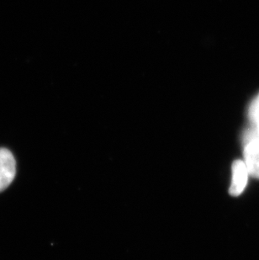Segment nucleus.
Returning <instances> with one entry per match:
<instances>
[{"label": "nucleus", "mask_w": 259, "mask_h": 260, "mask_svg": "<svg viewBox=\"0 0 259 260\" xmlns=\"http://www.w3.org/2000/svg\"><path fill=\"white\" fill-rule=\"evenodd\" d=\"M16 164L10 151L0 148V192L4 191L15 179Z\"/></svg>", "instance_id": "nucleus-1"}, {"label": "nucleus", "mask_w": 259, "mask_h": 260, "mask_svg": "<svg viewBox=\"0 0 259 260\" xmlns=\"http://www.w3.org/2000/svg\"><path fill=\"white\" fill-rule=\"evenodd\" d=\"M244 162L249 175L259 179V138L244 139Z\"/></svg>", "instance_id": "nucleus-2"}, {"label": "nucleus", "mask_w": 259, "mask_h": 260, "mask_svg": "<svg viewBox=\"0 0 259 260\" xmlns=\"http://www.w3.org/2000/svg\"><path fill=\"white\" fill-rule=\"evenodd\" d=\"M249 173L245 162L241 160H236L233 165V182L230 187V194L237 197L241 194L247 185V178Z\"/></svg>", "instance_id": "nucleus-3"}, {"label": "nucleus", "mask_w": 259, "mask_h": 260, "mask_svg": "<svg viewBox=\"0 0 259 260\" xmlns=\"http://www.w3.org/2000/svg\"><path fill=\"white\" fill-rule=\"evenodd\" d=\"M248 117L252 125H255L259 120V94L252 101L248 110Z\"/></svg>", "instance_id": "nucleus-4"}]
</instances>
